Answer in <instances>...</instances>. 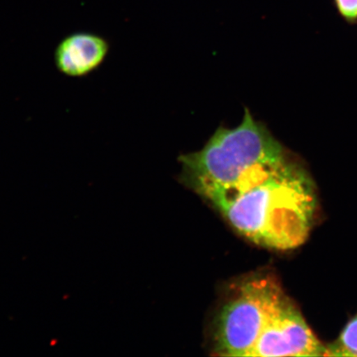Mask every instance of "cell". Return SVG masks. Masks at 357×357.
<instances>
[{"instance_id":"obj_1","label":"cell","mask_w":357,"mask_h":357,"mask_svg":"<svg viewBox=\"0 0 357 357\" xmlns=\"http://www.w3.org/2000/svg\"><path fill=\"white\" fill-rule=\"evenodd\" d=\"M316 206L310 178L287 160L266 180L218 211L235 230L254 243L288 251L305 242Z\"/></svg>"},{"instance_id":"obj_2","label":"cell","mask_w":357,"mask_h":357,"mask_svg":"<svg viewBox=\"0 0 357 357\" xmlns=\"http://www.w3.org/2000/svg\"><path fill=\"white\" fill-rule=\"evenodd\" d=\"M284 155L282 146L245 109L238 127L220 128L203 149L180 162L187 184L213 204L260 165Z\"/></svg>"},{"instance_id":"obj_3","label":"cell","mask_w":357,"mask_h":357,"mask_svg":"<svg viewBox=\"0 0 357 357\" xmlns=\"http://www.w3.org/2000/svg\"><path fill=\"white\" fill-rule=\"evenodd\" d=\"M289 301L278 281L270 276L245 282L218 316L215 354L251 356L258 339Z\"/></svg>"},{"instance_id":"obj_4","label":"cell","mask_w":357,"mask_h":357,"mask_svg":"<svg viewBox=\"0 0 357 357\" xmlns=\"http://www.w3.org/2000/svg\"><path fill=\"white\" fill-rule=\"evenodd\" d=\"M326 347L289 301L254 346L250 356H325Z\"/></svg>"},{"instance_id":"obj_5","label":"cell","mask_w":357,"mask_h":357,"mask_svg":"<svg viewBox=\"0 0 357 357\" xmlns=\"http://www.w3.org/2000/svg\"><path fill=\"white\" fill-rule=\"evenodd\" d=\"M110 50L111 43L105 36L78 31L58 43L53 59L58 73L68 78H84L100 68Z\"/></svg>"},{"instance_id":"obj_6","label":"cell","mask_w":357,"mask_h":357,"mask_svg":"<svg viewBox=\"0 0 357 357\" xmlns=\"http://www.w3.org/2000/svg\"><path fill=\"white\" fill-rule=\"evenodd\" d=\"M325 356L357 357V314L348 321L337 340L326 347Z\"/></svg>"},{"instance_id":"obj_7","label":"cell","mask_w":357,"mask_h":357,"mask_svg":"<svg viewBox=\"0 0 357 357\" xmlns=\"http://www.w3.org/2000/svg\"><path fill=\"white\" fill-rule=\"evenodd\" d=\"M339 12L346 19L354 20L357 17V0H336Z\"/></svg>"}]
</instances>
